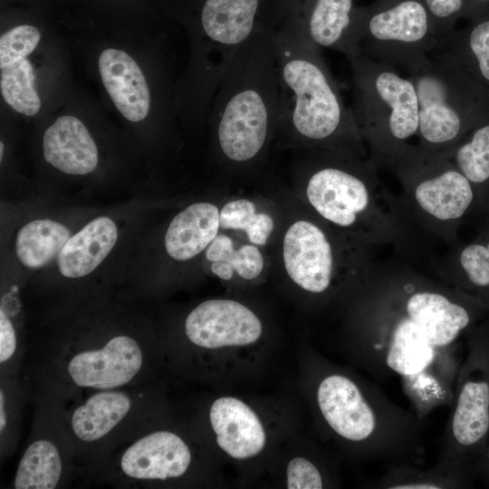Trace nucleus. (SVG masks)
Returning <instances> with one entry per match:
<instances>
[{
  "instance_id": "f257e3e1",
  "label": "nucleus",
  "mask_w": 489,
  "mask_h": 489,
  "mask_svg": "<svg viewBox=\"0 0 489 489\" xmlns=\"http://www.w3.org/2000/svg\"><path fill=\"white\" fill-rule=\"evenodd\" d=\"M488 315L405 259L376 264L359 288L350 350L374 379L399 384L423 420L451 406L466 335Z\"/></svg>"
},
{
  "instance_id": "f03ea898",
  "label": "nucleus",
  "mask_w": 489,
  "mask_h": 489,
  "mask_svg": "<svg viewBox=\"0 0 489 489\" xmlns=\"http://www.w3.org/2000/svg\"><path fill=\"white\" fill-rule=\"evenodd\" d=\"M280 83V125L299 137L332 150L367 157L351 108L316 46L294 22L273 30Z\"/></svg>"
},
{
  "instance_id": "7ed1b4c3",
  "label": "nucleus",
  "mask_w": 489,
  "mask_h": 489,
  "mask_svg": "<svg viewBox=\"0 0 489 489\" xmlns=\"http://www.w3.org/2000/svg\"><path fill=\"white\" fill-rule=\"evenodd\" d=\"M315 398L329 430L360 457L414 465L423 458L422 420L375 383L331 371L321 376Z\"/></svg>"
},
{
  "instance_id": "20e7f679",
  "label": "nucleus",
  "mask_w": 489,
  "mask_h": 489,
  "mask_svg": "<svg viewBox=\"0 0 489 489\" xmlns=\"http://www.w3.org/2000/svg\"><path fill=\"white\" fill-rule=\"evenodd\" d=\"M218 146L234 162H246L280 125L281 99L273 29H261L234 56L212 100Z\"/></svg>"
},
{
  "instance_id": "39448f33",
  "label": "nucleus",
  "mask_w": 489,
  "mask_h": 489,
  "mask_svg": "<svg viewBox=\"0 0 489 489\" xmlns=\"http://www.w3.org/2000/svg\"><path fill=\"white\" fill-rule=\"evenodd\" d=\"M352 73V112L369 158L390 170L417 149L419 108L414 83L398 70L362 53L348 59Z\"/></svg>"
},
{
  "instance_id": "423d86ee",
  "label": "nucleus",
  "mask_w": 489,
  "mask_h": 489,
  "mask_svg": "<svg viewBox=\"0 0 489 489\" xmlns=\"http://www.w3.org/2000/svg\"><path fill=\"white\" fill-rule=\"evenodd\" d=\"M408 77L417 95L416 145L422 150H450L489 117V92L444 49L432 53Z\"/></svg>"
},
{
  "instance_id": "0eeeda50",
  "label": "nucleus",
  "mask_w": 489,
  "mask_h": 489,
  "mask_svg": "<svg viewBox=\"0 0 489 489\" xmlns=\"http://www.w3.org/2000/svg\"><path fill=\"white\" fill-rule=\"evenodd\" d=\"M390 171L401 186L400 202L414 230L448 244L459 226L478 213L472 183L446 157L418 147Z\"/></svg>"
},
{
  "instance_id": "6e6552de",
  "label": "nucleus",
  "mask_w": 489,
  "mask_h": 489,
  "mask_svg": "<svg viewBox=\"0 0 489 489\" xmlns=\"http://www.w3.org/2000/svg\"><path fill=\"white\" fill-rule=\"evenodd\" d=\"M436 464L470 484L489 436V315L472 328Z\"/></svg>"
},
{
  "instance_id": "1a4fd4ad",
  "label": "nucleus",
  "mask_w": 489,
  "mask_h": 489,
  "mask_svg": "<svg viewBox=\"0 0 489 489\" xmlns=\"http://www.w3.org/2000/svg\"><path fill=\"white\" fill-rule=\"evenodd\" d=\"M354 40L360 53L408 73L440 45L423 0H374L356 8Z\"/></svg>"
},
{
  "instance_id": "9d476101",
  "label": "nucleus",
  "mask_w": 489,
  "mask_h": 489,
  "mask_svg": "<svg viewBox=\"0 0 489 489\" xmlns=\"http://www.w3.org/2000/svg\"><path fill=\"white\" fill-rule=\"evenodd\" d=\"M259 4L260 0H205L198 42L209 101L235 54L263 29L257 24Z\"/></svg>"
},
{
  "instance_id": "9b49d317",
  "label": "nucleus",
  "mask_w": 489,
  "mask_h": 489,
  "mask_svg": "<svg viewBox=\"0 0 489 489\" xmlns=\"http://www.w3.org/2000/svg\"><path fill=\"white\" fill-rule=\"evenodd\" d=\"M185 331L197 346L217 349L255 342L263 327L258 317L244 304L225 299L208 300L187 315Z\"/></svg>"
},
{
  "instance_id": "f8f14e48",
  "label": "nucleus",
  "mask_w": 489,
  "mask_h": 489,
  "mask_svg": "<svg viewBox=\"0 0 489 489\" xmlns=\"http://www.w3.org/2000/svg\"><path fill=\"white\" fill-rule=\"evenodd\" d=\"M283 261L290 278L304 291L323 294L331 287L333 247L317 225L301 220L289 227L283 239Z\"/></svg>"
},
{
  "instance_id": "ddd939ff",
  "label": "nucleus",
  "mask_w": 489,
  "mask_h": 489,
  "mask_svg": "<svg viewBox=\"0 0 489 489\" xmlns=\"http://www.w3.org/2000/svg\"><path fill=\"white\" fill-rule=\"evenodd\" d=\"M40 40L39 30L30 24L17 25L0 38L2 97L14 111L29 117L41 109V100L34 87V70L28 59Z\"/></svg>"
},
{
  "instance_id": "4468645a",
  "label": "nucleus",
  "mask_w": 489,
  "mask_h": 489,
  "mask_svg": "<svg viewBox=\"0 0 489 489\" xmlns=\"http://www.w3.org/2000/svg\"><path fill=\"white\" fill-rule=\"evenodd\" d=\"M141 365L142 351L137 341L120 335L100 350L76 354L68 364V372L77 386L110 389L129 383Z\"/></svg>"
},
{
  "instance_id": "2eb2a0df",
  "label": "nucleus",
  "mask_w": 489,
  "mask_h": 489,
  "mask_svg": "<svg viewBox=\"0 0 489 489\" xmlns=\"http://www.w3.org/2000/svg\"><path fill=\"white\" fill-rule=\"evenodd\" d=\"M434 276L476 300L489 312V229L470 242L455 243L434 264Z\"/></svg>"
},
{
  "instance_id": "dca6fc26",
  "label": "nucleus",
  "mask_w": 489,
  "mask_h": 489,
  "mask_svg": "<svg viewBox=\"0 0 489 489\" xmlns=\"http://www.w3.org/2000/svg\"><path fill=\"white\" fill-rule=\"evenodd\" d=\"M190 462V450L177 434L156 431L127 448L120 466L132 478L165 480L184 475Z\"/></svg>"
},
{
  "instance_id": "f3484780",
  "label": "nucleus",
  "mask_w": 489,
  "mask_h": 489,
  "mask_svg": "<svg viewBox=\"0 0 489 489\" xmlns=\"http://www.w3.org/2000/svg\"><path fill=\"white\" fill-rule=\"evenodd\" d=\"M102 84L119 112L128 120H143L150 110L148 82L136 61L120 49L107 48L98 59Z\"/></svg>"
},
{
  "instance_id": "a211bd4d",
  "label": "nucleus",
  "mask_w": 489,
  "mask_h": 489,
  "mask_svg": "<svg viewBox=\"0 0 489 489\" xmlns=\"http://www.w3.org/2000/svg\"><path fill=\"white\" fill-rule=\"evenodd\" d=\"M219 447L229 456L246 459L264 447L266 436L257 415L243 401L232 397L216 399L209 411Z\"/></svg>"
},
{
  "instance_id": "6ab92c4d",
  "label": "nucleus",
  "mask_w": 489,
  "mask_h": 489,
  "mask_svg": "<svg viewBox=\"0 0 489 489\" xmlns=\"http://www.w3.org/2000/svg\"><path fill=\"white\" fill-rule=\"evenodd\" d=\"M44 159L69 175H87L99 162L97 145L83 122L72 115L59 117L44 132Z\"/></svg>"
},
{
  "instance_id": "aec40b11",
  "label": "nucleus",
  "mask_w": 489,
  "mask_h": 489,
  "mask_svg": "<svg viewBox=\"0 0 489 489\" xmlns=\"http://www.w3.org/2000/svg\"><path fill=\"white\" fill-rule=\"evenodd\" d=\"M354 0H312L299 24L319 48L335 50L347 59L360 54L354 40Z\"/></svg>"
},
{
  "instance_id": "412c9836",
  "label": "nucleus",
  "mask_w": 489,
  "mask_h": 489,
  "mask_svg": "<svg viewBox=\"0 0 489 489\" xmlns=\"http://www.w3.org/2000/svg\"><path fill=\"white\" fill-rule=\"evenodd\" d=\"M118 239L113 220L99 216L71 236L57 256L61 274L81 278L92 273L108 256Z\"/></svg>"
},
{
  "instance_id": "4be33fe9",
  "label": "nucleus",
  "mask_w": 489,
  "mask_h": 489,
  "mask_svg": "<svg viewBox=\"0 0 489 489\" xmlns=\"http://www.w3.org/2000/svg\"><path fill=\"white\" fill-rule=\"evenodd\" d=\"M219 226V211L216 206L195 203L177 214L169 224L165 248L175 260H189L210 244Z\"/></svg>"
},
{
  "instance_id": "5701e85b",
  "label": "nucleus",
  "mask_w": 489,
  "mask_h": 489,
  "mask_svg": "<svg viewBox=\"0 0 489 489\" xmlns=\"http://www.w3.org/2000/svg\"><path fill=\"white\" fill-rule=\"evenodd\" d=\"M439 48L450 53L489 92V9L444 36Z\"/></svg>"
},
{
  "instance_id": "b1692460",
  "label": "nucleus",
  "mask_w": 489,
  "mask_h": 489,
  "mask_svg": "<svg viewBox=\"0 0 489 489\" xmlns=\"http://www.w3.org/2000/svg\"><path fill=\"white\" fill-rule=\"evenodd\" d=\"M449 158L472 183L478 214L489 213V117L475 127L455 148L439 153Z\"/></svg>"
},
{
  "instance_id": "393cba45",
  "label": "nucleus",
  "mask_w": 489,
  "mask_h": 489,
  "mask_svg": "<svg viewBox=\"0 0 489 489\" xmlns=\"http://www.w3.org/2000/svg\"><path fill=\"white\" fill-rule=\"evenodd\" d=\"M130 400L121 392L97 393L77 408L72 427L77 437L91 442L107 435L129 412Z\"/></svg>"
},
{
  "instance_id": "a878e982",
  "label": "nucleus",
  "mask_w": 489,
  "mask_h": 489,
  "mask_svg": "<svg viewBox=\"0 0 489 489\" xmlns=\"http://www.w3.org/2000/svg\"><path fill=\"white\" fill-rule=\"evenodd\" d=\"M71 237L69 229L56 221L37 219L24 225L17 234L15 252L29 268L49 264Z\"/></svg>"
},
{
  "instance_id": "bb28decb",
  "label": "nucleus",
  "mask_w": 489,
  "mask_h": 489,
  "mask_svg": "<svg viewBox=\"0 0 489 489\" xmlns=\"http://www.w3.org/2000/svg\"><path fill=\"white\" fill-rule=\"evenodd\" d=\"M373 485L379 489H457L472 484L436 463L430 467L394 463Z\"/></svg>"
},
{
  "instance_id": "cd10ccee",
  "label": "nucleus",
  "mask_w": 489,
  "mask_h": 489,
  "mask_svg": "<svg viewBox=\"0 0 489 489\" xmlns=\"http://www.w3.org/2000/svg\"><path fill=\"white\" fill-rule=\"evenodd\" d=\"M62 474V461L56 446L47 440H37L25 450L17 467L16 489L55 488Z\"/></svg>"
},
{
  "instance_id": "c85d7f7f",
  "label": "nucleus",
  "mask_w": 489,
  "mask_h": 489,
  "mask_svg": "<svg viewBox=\"0 0 489 489\" xmlns=\"http://www.w3.org/2000/svg\"><path fill=\"white\" fill-rule=\"evenodd\" d=\"M219 222L224 229L245 231L249 241L259 245L266 243L273 229V218L256 214L254 204L246 199L226 203L219 213Z\"/></svg>"
},
{
  "instance_id": "c756f323",
  "label": "nucleus",
  "mask_w": 489,
  "mask_h": 489,
  "mask_svg": "<svg viewBox=\"0 0 489 489\" xmlns=\"http://www.w3.org/2000/svg\"><path fill=\"white\" fill-rule=\"evenodd\" d=\"M208 261L227 262L236 273L246 280L256 278L264 268V257L259 249L251 244L235 250L233 241L225 235H217L207 246Z\"/></svg>"
},
{
  "instance_id": "7c9ffc66",
  "label": "nucleus",
  "mask_w": 489,
  "mask_h": 489,
  "mask_svg": "<svg viewBox=\"0 0 489 489\" xmlns=\"http://www.w3.org/2000/svg\"><path fill=\"white\" fill-rule=\"evenodd\" d=\"M439 41L453 30L461 19L468 21L477 14L471 0H423Z\"/></svg>"
},
{
  "instance_id": "2f4dec72",
  "label": "nucleus",
  "mask_w": 489,
  "mask_h": 489,
  "mask_svg": "<svg viewBox=\"0 0 489 489\" xmlns=\"http://www.w3.org/2000/svg\"><path fill=\"white\" fill-rule=\"evenodd\" d=\"M288 489H321L324 487L322 472L311 460L292 458L286 470Z\"/></svg>"
},
{
  "instance_id": "473e14b6",
  "label": "nucleus",
  "mask_w": 489,
  "mask_h": 489,
  "mask_svg": "<svg viewBox=\"0 0 489 489\" xmlns=\"http://www.w3.org/2000/svg\"><path fill=\"white\" fill-rule=\"evenodd\" d=\"M16 349V336L11 321L0 312V362L8 360Z\"/></svg>"
},
{
  "instance_id": "72a5a7b5",
  "label": "nucleus",
  "mask_w": 489,
  "mask_h": 489,
  "mask_svg": "<svg viewBox=\"0 0 489 489\" xmlns=\"http://www.w3.org/2000/svg\"><path fill=\"white\" fill-rule=\"evenodd\" d=\"M475 475L489 487V436L476 465Z\"/></svg>"
},
{
  "instance_id": "f704fd0d",
  "label": "nucleus",
  "mask_w": 489,
  "mask_h": 489,
  "mask_svg": "<svg viewBox=\"0 0 489 489\" xmlns=\"http://www.w3.org/2000/svg\"><path fill=\"white\" fill-rule=\"evenodd\" d=\"M211 271L219 278L229 281L234 275V269L227 262H214Z\"/></svg>"
},
{
  "instance_id": "c9c22d12",
  "label": "nucleus",
  "mask_w": 489,
  "mask_h": 489,
  "mask_svg": "<svg viewBox=\"0 0 489 489\" xmlns=\"http://www.w3.org/2000/svg\"><path fill=\"white\" fill-rule=\"evenodd\" d=\"M471 1L475 9L477 15L489 9V0H471Z\"/></svg>"
},
{
  "instance_id": "e433bc0d",
  "label": "nucleus",
  "mask_w": 489,
  "mask_h": 489,
  "mask_svg": "<svg viewBox=\"0 0 489 489\" xmlns=\"http://www.w3.org/2000/svg\"><path fill=\"white\" fill-rule=\"evenodd\" d=\"M4 396H3V391H1L0 393V412H1V417H0V428H1V431L3 430L5 425V411H4Z\"/></svg>"
},
{
  "instance_id": "4c0bfd02",
  "label": "nucleus",
  "mask_w": 489,
  "mask_h": 489,
  "mask_svg": "<svg viewBox=\"0 0 489 489\" xmlns=\"http://www.w3.org/2000/svg\"><path fill=\"white\" fill-rule=\"evenodd\" d=\"M484 217H485V222H484L485 224H484V227L489 229V213L487 215H485Z\"/></svg>"
},
{
  "instance_id": "58836bf2",
  "label": "nucleus",
  "mask_w": 489,
  "mask_h": 489,
  "mask_svg": "<svg viewBox=\"0 0 489 489\" xmlns=\"http://www.w3.org/2000/svg\"><path fill=\"white\" fill-rule=\"evenodd\" d=\"M4 149H5L4 143L1 141V142H0V158H1V160H2V158H3Z\"/></svg>"
}]
</instances>
